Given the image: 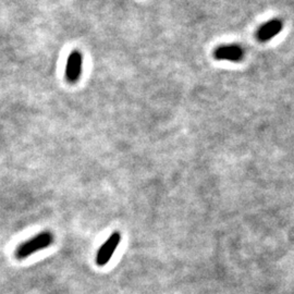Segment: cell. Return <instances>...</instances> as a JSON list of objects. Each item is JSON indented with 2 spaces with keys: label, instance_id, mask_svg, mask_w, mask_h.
I'll list each match as a JSON object with an SVG mask.
<instances>
[{
  "label": "cell",
  "instance_id": "cell-1",
  "mask_svg": "<svg viewBox=\"0 0 294 294\" xmlns=\"http://www.w3.org/2000/svg\"><path fill=\"white\" fill-rule=\"evenodd\" d=\"M53 243V234L50 231H43L41 233L28 239L27 241L21 243L15 250V258L19 260L26 259L36 252L47 249Z\"/></svg>",
  "mask_w": 294,
  "mask_h": 294
},
{
  "label": "cell",
  "instance_id": "cell-2",
  "mask_svg": "<svg viewBox=\"0 0 294 294\" xmlns=\"http://www.w3.org/2000/svg\"><path fill=\"white\" fill-rule=\"evenodd\" d=\"M121 242V234L120 232L115 231L106 240V242L100 246L96 254V264L100 267H104L106 264H108L112 257L114 251L117 250Z\"/></svg>",
  "mask_w": 294,
  "mask_h": 294
},
{
  "label": "cell",
  "instance_id": "cell-3",
  "mask_svg": "<svg viewBox=\"0 0 294 294\" xmlns=\"http://www.w3.org/2000/svg\"><path fill=\"white\" fill-rule=\"evenodd\" d=\"M214 56L217 60L239 63L244 58V49L240 45H221L214 51Z\"/></svg>",
  "mask_w": 294,
  "mask_h": 294
},
{
  "label": "cell",
  "instance_id": "cell-4",
  "mask_svg": "<svg viewBox=\"0 0 294 294\" xmlns=\"http://www.w3.org/2000/svg\"><path fill=\"white\" fill-rule=\"evenodd\" d=\"M283 27V23L280 19H273L268 21L265 24H262L256 33V37L259 42H268L273 40L279 34Z\"/></svg>",
  "mask_w": 294,
  "mask_h": 294
},
{
  "label": "cell",
  "instance_id": "cell-5",
  "mask_svg": "<svg viewBox=\"0 0 294 294\" xmlns=\"http://www.w3.org/2000/svg\"><path fill=\"white\" fill-rule=\"evenodd\" d=\"M82 66H83V58L80 51L74 50L70 53L67 60L66 67V76L70 82H75L79 79L82 73Z\"/></svg>",
  "mask_w": 294,
  "mask_h": 294
}]
</instances>
